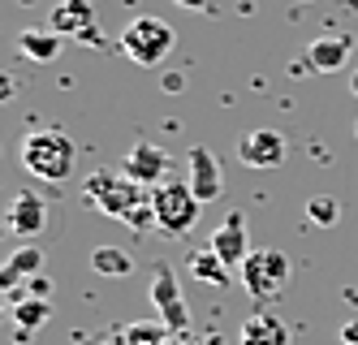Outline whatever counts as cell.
Wrapping results in <instances>:
<instances>
[{
  "instance_id": "7402d4cb",
  "label": "cell",
  "mask_w": 358,
  "mask_h": 345,
  "mask_svg": "<svg viewBox=\"0 0 358 345\" xmlns=\"http://www.w3.org/2000/svg\"><path fill=\"white\" fill-rule=\"evenodd\" d=\"M341 341H345V345H358V320H345V324H341Z\"/></svg>"
},
{
  "instance_id": "6da1fadb",
  "label": "cell",
  "mask_w": 358,
  "mask_h": 345,
  "mask_svg": "<svg viewBox=\"0 0 358 345\" xmlns=\"http://www.w3.org/2000/svg\"><path fill=\"white\" fill-rule=\"evenodd\" d=\"M73 160H78V151L65 129H31L22 139V169L35 173L39 181H65L73 173Z\"/></svg>"
},
{
  "instance_id": "9a60e30c",
  "label": "cell",
  "mask_w": 358,
  "mask_h": 345,
  "mask_svg": "<svg viewBox=\"0 0 358 345\" xmlns=\"http://www.w3.org/2000/svg\"><path fill=\"white\" fill-rule=\"evenodd\" d=\"M61 43H65V35H57L52 26H31V31H22V35H17V52H22L27 61H35V65L57 61Z\"/></svg>"
},
{
  "instance_id": "52a82bcc",
  "label": "cell",
  "mask_w": 358,
  "mask_h": 345,
  "mask_svg": "<svg viewBox=\"0 0 358 345\" xmlns=\"http://www.w3.org/2000/svg\"><path fill=\"white\" fill-rule=\"evenodd\" d=\"M238 160L246 169H259V173L280 169L285 164V134L280 129H250V134L238 139Z\"/></svg>"
},
{
  "instance_id": "44dd1931",
  "label": "cell",
  "mask_w": 358,
  "mask_h": 345,
  "mask_svg": "<svg viewBox=\"0 0 358 345\" xmlns=\"http://www.w3.org/2000/svg\"><path fill=\"white\" fill-rule=\"evenodd\" d=\"M306 216H311L315 225H337V216H341V207H337V199H328V195H320V199H311L306 203Z\"/></svg>"
},
{
  "instance_id": "5b68a950",
  "label": "cell",
  "mask_w": 358,
  "mask_h": 345,
  "mask_svg": "<svg viewBox=\"0 0 358 345\" xmlns=\"http://www.w3.org/2000/svg\"><path fill=\"white\" fill-rule=\"evenodd\" d=\"M238 272H242V289H246V294L255 302H268V298H276L280 289H285L289 259L280 255V251H250Z\"/></svg>"
},
{
  "instance_id": "7a4b0ae2",
  "label": "cell",
  "mask_w": 358,
  "mask_h": 345,
  "mask_svg": "<svg viewBox=\"0 0 358 345\" xmlns=\"http://www.w3.org/2000/svg\"><path fill=\"white\" fill-rule=\"evenodd\" d=\"M83 195L113 220H130V211L143 207V185L125 169H99L83 181Z\"/></svg>"
},
{
  "instance_id": "603a6c76",
  "label": "cell",
  "mask_w": 358,
  "mask_h": 345,
  "mask_svg": "<svg viewBox=\"0 0 358 345\" xmlns=\"http://www.w3.org/2000/svg\"><path fill=\"white\" fill-rule=\"evenodd\" d=\"M160 83H164V91H182V87H186V78H182V73H173V69H169V73L160 78Z\"/></svg>"
},
{
  "instance_id": "f1b7e54d",
  "label": "cell",
  "mask_w": 358,
  "mask_h": 345,
  "mask_svg": "<svg viewBox=\"0 0 358 345\" xmlns=\"http://www.w3.org/2000/svg\"><path fill=\"white\" fill-rule=\"evenodd\" d=\"M190 345H203V341H190Z\"/></svg>"
},
{
  "instance_id": "7c38bea8",
  "label": "cell",
  "mask_w": 358,
  "mask_h": 345,
  "mask_svg": "<svg viewBox=\"0 0 358 345\" xmlns=\"http://www.w3.org/2000/svg\"><path fill=\"white\" fill-rule=\"evenodd\" d=\"M216 255H220V263H224V268L229 272H238L242 268V263H246V255H250V237H246V220L238 216V211H234V216H229L216 233H212V242H208Z\"/></svg>"
},
{
  "instance_id": "ba28073f",
  "label": "cell",
  "mask_w": 358,
  "mask_h": 345,
  "mask_svg": "<svg viewBox=\"0 0 358 345\" xmlns=\"http://www.w3.org/2000/svg\"><path fill=\"white\" fill-rule=\"evenodd\" d=\"M186 181H190V190H194V199L199 203H216L220 195H224V173H220V160L208 151V147H190V155H186Z\"/></svg>"
},
{
  "instance_id": "d4e9b609",
  "label": "cell",
  "mask_w": 358,
  "mask_h": 345,
  "mask_svg": "<svg viewBox=\"0 0 358 345\" xmlns=\"http://www.w3.org/2000/svg\"><path fill=\"white\" fill-rule=\"evenodd\" d=\"M173 5H182V9H212V0H173Z\"/></svg>"
},
{
  "instance_id": "484cf974",
  "label": "cell",
  "mask_w": 358,
  "mask_h": 345,
  "mask_svg": "<svg viewBox=\"0 0 358 345\" xmlns=\"http://www.w3.org/2000/svg\"><path fill=\"white\" fill-rule=\"evenodd\" d=\"M350 91H354V99H358V69H350Z\"/></svg>"
},
{
  "instance_id": "3957f363",
  "label": "cell",
  "mask_w": 358,
  "mask_h": 345,
  "mask_svg": "<svg viewBox=\"0 0 358 345\" xmlns=\"http://www.w3.org/2000/svg\"><path fill=\"white\" fill-rule=\"evenodd\" d=\"M173 48H177V31L160 17H134L121 31V52L143 69H156Z\"/></svg>"
},
{
  "instance_id": "5bb4252c",
  "label": "cell",
  "mask_w": 358,
  "mask_h": 345,
  "mask_svg": "<svg viewBox=\"0 0 358 345\" xmlns=\"http://www.w3.org/2000/svg\"><path fill=\"white\" fill-rule=\"evenodd\" d=\"M238 345H289V328L272 311H255L238 328Z\"/></svg>"
},
{
  "instance_id": "4fadbf2b",
  "label": "cell",
  "mask_w": 358,
  "mask_h": 345,
  "mask_svg": "<svg viewBox=\"0 0 358 345\" xmlns=\"http://www.w3.org/2000/svg\"><path fill=\"white\" fill-rule=\"evenodd\" d=\"M350 52H354L350 35H320V39L306 43V61H311L315 73H337V69H345Z\"/></svg>"
},
{
  "instance_id": "83f0119b",
  "label": "cell",
  "mask_w": 358,
  "mask_h": 345,
  "mask_svg": "<svg viewBox=\"0 0 358 345\" xmlns=\"http://www.w3.org/2000/svg\"><path fill=\"white\" fill-rule=\"evenodd\" d=\"M354 134H358V121H354Z\"/></svg>"
},
{
  "instance_id": "ffe728a7",
  "label": "cell",
  "mask_w": 358,
  "mask_h": 345,
  "mask_svg": "<svg viewBox=\"0 0 358 345\" xmlns=\"http://www.w3.org/2000/svg\"><path fill=\"white\" fill-rule=\"evenodd\" d=\"M173 332L164 324H134V328H125V341L130 345H164Z\"/></svg>"
},
{
  "instance_id": "9c48e42d",
  "label": "cell",
  "mask_w": 358,
  "mask_h": 345,
  "mask_svg": "<svg viewBox=\"0 0 358 345\" xmlns=\"http://www.w3.org/2000/svg\"><path fill=\"white\" fill-rule=\"evenodd\" d=\"M43 225H48L43 199L31 195V190H17V195L9 199V207H5V229H9L13 237H22V242H31V237L43 233Z\"/></svg>"
},
{
  "instance_id": "8fae6325",
  "label": "cell",
  "mask_w": 358,
  "mask_h": 345,
  "mask_svg": "<svg viewBox=\"0 0 358 345\" xmlns=\"http://www.w3.org/2000/svg\"><path fill=\"white\" fill-rule=\"evenodd\" d=\"M52 26L57 35H69V39H83V43H99L95 35V5L91 0H61L52 9Z\"/></svg>"
},
{
  "instance_id": "4316f807",
  "label": "cell",
  "mask_w": 358,
  "mask_h": 345,
  "mask_svg": "<svg viewBox=\"0 0 358 345\" xmlns=\"http://www.w3.org/2000/svg\"><path fill=\"white\" fill-rule=\"evenodd\" d=\"M164 345H177V341H173V337H169V341H164Z\"/></svg>"
},
{
  "instance_id": "30bf717a",
  "label": "cell",
  "mask_w": 358,
  "mask_h": 345,
  "mask_svg": "<svg viewBox=\"0 0 358 345\" xmlns=\"http://www.w3.org/2000/svg\"><path fill=\"white\" fill-rule=\"evenodd\" d=\"M121 169L130 173L138 185H151V190H156V185H164V181H169L173 160H169V151H164V147H156V143H134Z\"/></svg>"
},
{
  "instance_id": "e0dca14e",
  "label": "cell",
  "mask_w": 358,
  "mask_h": 345,
  "mask_svg": "<svg viewBox=\"0 0 358 345\" xmlns=\"http://www.w3.org/2000/svg\"><path fill=\"white\" fill-rule=\"evenodd\" d=\"M91 268H95L99 276L121 281V276H130V272H134V259L125 255L121 246H95V251H91Z\"/></svg>"
},
{
  "instance_id": "d6986e66",
  "label": "cell",
  "mask_w": 358,
  "mask_h": 345,
  "mask_svg": "<svg viewBox=\"0 0 358 345\" xmlns=\"http://www.w3.org/2000/svg\"><path fill=\"white\" fill-rule=\"evenodd\" d=\"M190 272L203 281V285H229V268L220 263V255L208 246V251H194L190 255Z\"/></svg>"
},
{
  "instance_id": "cb8c5ba5",
  "label": "cell",
  "mask_w": 358,
  "mask_h": 345,
  "mask_svg": "<svg viewBox=\"0 0 358 345\" xmlns=\"http://www.w3.org/2000/svg\"><path fill=\"white\" fill-rule=\"evenodd\" d=\"M48 294V281L43 276H31V298H43Z\"/></svg>"
},
{
  "instance_id": "2e32d148",
  "label": "cell",
  "mask_w": 358,
  "mask_h": 345,
  "mask_svg": "<svg viewBox=\"0 0 358 345\" xmlns=\"http://www.w3.org/2000/svg\"><path fill=\"white\" fill-rule=\"evenodd\" d=\"M39 272H43V251H39V246H17V251L9 255V263L0 268V285L13 289L17 281H31V276H39Z\"/></svg>"
},
{
  "instance_id": "8992f818",
  "label": "cell",
  "mask_w": 358,
  "mask_h": 345,
  "mask_svg": "<svg viewBox=\"0 0 358 345\" xmlns=\"http://www.w3.org/2000/svg\"><path fill=\"white\" fill-rule=\"evenodd\" d=\"M151 302L160 311V324L177 337L190 332V311H186V298H182V285H177L169 263H156V276H151Z\"/></svg>"
},
{
  "instance_id": "ac0fdd59",
  "label": "cell",
  "mask_w": 358,
  "mask_h": 345,
  "mask_svg": "<svg viewBox=\"0 0 358 345\" xmlns=\"http://www.w3.org/2000/svg\"><path fill=\"white\" fill-rule=\"evenodd\" d=\"M52 320V307L48 298H27V302H13V324H17V337H31L35 328H43Z\"/></svg>"
},
{
  "instance_id": "277c9868",
  "label": "cell",
  "mask_w": 358,
  "mask_h": 345,
  "mask_svg": "<svg viewBox=\"0 0 358 345\" xmlns=\"http://www.w3.org/2000/svg\"><path fill=\"white\" fill-rule=\"evenodd\" d=\"M151 207H156V229L169 237H186L199 225V199L190 190V181H164L151 190Z\"/></svg>"
}]
</instances>
